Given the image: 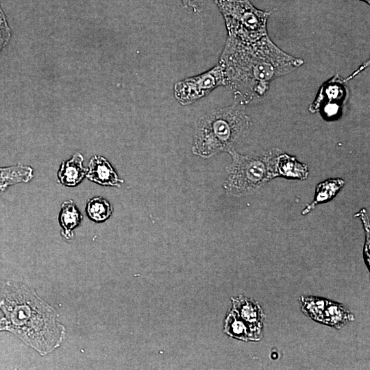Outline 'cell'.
I'll list each match as a JSON object with an SVG mask.
<instances>
[{"instance_id":"11","label":"cell","mask_w":370,"mask_h":370,"mask_svg":"<svg viewBox=\"0 0 370 370\" xmlns=\"http://www.w3.org/2000/svg\"><path fill=\"white\" fill-rule=\"evenodd\" d=\"M82 215L73 200H67L61 205L59 222L62 227L61 235L66 240L74 236L73 230L78 227L82 220Z\"/></svg>"},{"instance_id":"6","label":"cell","mask_w":370,"mask_h":370,"mask_svg":"<svg viewBox=\"0 0 370 370\" xmlns=\"http://www.w3.org/2000/svg\"><path fill=\"white\" fill-rule=\"evenodd\" d=\"M221 86H226V78L223 69L217 64L202 73L177 82L173 95L180 104L188 106Z\"/></svg>"},{"instance_id":"17","label":"cell","mask_w":370,"mask_h":370,"mask_svg":"<svg viewBox=\"0 0 370 370\" xmlns=\"http://www.w3.org/2000/svg\"><path fill=\"white\" fill-rule=\"evenodd\" d=\"M300 301L303 312L314 321L321 323L329 300L317 297H301Z\"/></svg>"},{"instance_id":"15","label":"cell","mask_w":370,"mask_h":370,"mask_svg":"<svg viewBox=\"0 0 370 370\" xmlns=\"http://www.w3.org/2000/svg\"><path fill=\"white\" fill-rule=\"evenodd\" d=\"M225 332L230 336L243 341H256L249 326L240 318L234 310L225 320Z\"/></svg>"},{"instance_id":"20","label":"cell","mask_w":370,"mask_h":370,"mask_svg":"<svg viewBox=\"0 0 370 370\" xmlns=\"http://www.w3.org/2000/svg\"><path fill=\"white\" fill-rule=\"evenodd\" d=\"M6 320L4 317L0 319V332L6 331Z\"/></svg>"},{"instance_id":"2","label":"cell","mask_w":370,"mask_h":370,"mask_svg":"<svg viewBox=\"0 0 370 370\" xmlns=\"http://www.w3.org/2000/svg\"><path fill=\"white\" fill-rule=\"evenodd\" d=\"M0 310L6 331L40 356L58 348L64 339L66 328L58 311L26 284L0 279Z\"/></svg>"},{"instance_id":"9","label":"cell","mask_w":370,"mask_h":370,"mask_svg":"<svg viewBox=\"0 0 370 370\" xmlns=\"http://www.w3.org/2000/svg\"><path fill=\"white\" fill-rule=\"evenodd\" d=\"M83 162L84 157L79 153H75L71 159L63 161L58 171L60 182L69 187L79 184L88 171V169L84 166Z\"/></svg>"},{"instance_id":"19","label":"cell","mask_w":370,"mask_h":370,"mask_svg":"<svg viewBox=\"0 0 370 370\" xmlns=\"http://www.w3.org/2000/svg\"><path fill=\"white\" fill-rule=\"evenodd\" d=\"M183 6L188 11L195 14L200 12V8L197 0H181Z\"/></svg>"},{"instance_id":"4","label":"cell","mask_w":370,"mask_h":370,"mask_svg":"<svg viewBox=\"0 0 370 370\" xmlns=\"http://www.w3.org/2000/svg\"><path fill=\"white\" fill-rule=\"evenodd\" d=\"M227 152L232 158L227 168L228 176L223 184L228 195L241 197L251 194L269 180L278 177L277 160L282 152L279 149L247 155L240 154L234 148Z\"/></svg>"},{"instance_id":"3","label":"cell","mask_w":370,"mask_h":370,"mask_svg":"<svg viewBox=\"0 0 370 370\" xmlns=\"http://www.w3.org/2000/svg\"><path fill=\"white\" fill-rule=\"evenodd\" d=\"M250 124L245 106L237 103L211 111L197 121L193 153L208 158L221 151L227 152L247 134Z\"/></svg>"},{"instance_id":"13","label":"cell","mask_w":370,"mask_h":370,"mask_svg":"<svg viewBox=\"0 0 370 370\" xmlns=\"http://www.w3.org/2000/svg\"><path fill=\"white\" fill-rule=\"evenodd\" d=\"M33 176V169L22 164L0 167V190L16 184L27 183Z\"/></svg>"},{"instance_id":"1","label":"cell","mask_w":370,"mask_h":370,"mask_svg":"<svg viewBox=\"0 0 370 370\" xmlns=\"http://www.w3.org/2000/svg\"><path fill=\"white\" fill-rule=\"evenodd\" d=\"M218 64L235 103L245 106L264 97L273 79L294 71L304 61L282 50L267 35L253 42L227 36Z\"/></svg>"},{"instance_id":"21","label":"cell","mask_w":370,"mask_h":370,"mask_svg":"<svg viewBox=\"0 0 370 370\" xmlns=\"http://www.w3.org/2000/svg\"><path fill=\"white\" fill-rule=\"evenodd\" d=\"M360 1H362L368 4H369V2H370V0H360Z\"/></svg>"},{"instance_id":"16","label":"cell","mask_w":370,"mask_h":370,"mask_svg":"<svg viewBox=\"0 0 370 370\" xmlns=\"http://www.w3.org/2000/svg\"><path fill=\"white\" fill-rule=\"evenodd\" d=\"M88 217L94 222L101 223L108 219L113 212L110 203L101 197L90 199L86 207Z\"/></svg>"},{"instance_id":"18","label":"cell","mask_w":370,"mask_h":370,"mask_svg":"<svg viewBox=\"0 0 370 370\" xmlns=\"http://www.w3.org/2000/svg\"><path fill=\"white\" fill-rule=\"evenodd\" d=\"M10 37V29L0 3V52L8 43Z\"/></svg>"},{"instance_id":"5","label":"cell","mask_w":370,"mask_h":370,"mask_svg":"<svg viewBox=\"0 0 370 370\" xmlns=\"http://www.w3.org/2000/svg\"><path fill=\"white\" fill-rule=\"evenodd\" d=\"M221 13L227 36L244 42L268 35L267 24L272 11L261 10L249 0H214Z\"/></svg>"},{"instance_id":"8","label":"cell","mask_w":370,"mask_h":370,"mask_svg":"<svg viewBox=\"0 0 370 370\" xmlns=\"http://www.w3.org/2000/svg\"><path fill=\"white\" fill-rule=\"evenodd\" d=\"M86 177L102 186L120 187L123 182L111 164L101 156H95L90 160Z\"/></svg>"},{"instance_id":"14","label":"cell","mask_w":370,"mask_h":370,"mask_svg":"<svg viewBox=\"0 0 370 370\" xmlns=\"http://www.w3.org/2000/svg\"><path fill=\"white\" fill-rule=\"evenodd\" d=\"M354 319L353 314L342 304L329 301L323 312V324L341 328L346 322Z\"/></svg>"},{"instance_id":"12","label":"cell","mask_w":370,"mask_h":370,"mask_svg":"<svg viewBox=\"0 0 370 370\" xmlns=\"http://www.w3.org/2000/svg\"><path fill=\"white\" fill-rule=\"evenodd\" d=\"M345 181L343 179H328L318 184L314 199L311 204L303 210L302 214H306L312 210L318 204L332 200L343 187Z\"/></svg>"},{"instance_id":"7","label":"cell","mask_w":370,"mask_h":370,"mask_svg":"<svg viewBox=\"0 0 370 370\" xmlns=\"http://www.w3.org/2000/svg\"><path fill=\"white\" fill-rule=\"evenodd\" d=\"M234 310L240 318L249 326L256 341L261 337V328L264 317L263 312L258 303L240 295L233 299Z\"/></svg>"},{"instance_id":"10","label":"cell","mask_w":370,"mask_h":370,"mask_svg":"<svg viewBox=\"0 0 370 370\" xmlns=\"http://www.w3.org/2000/svg\"><path fill=\"white\" fill-rule=\"evenodd\" d=\"M278 177L305 180L309 175L306 164L299 162L295 157L281 152L277 160Z\"/></svg>"}]
</instances>
